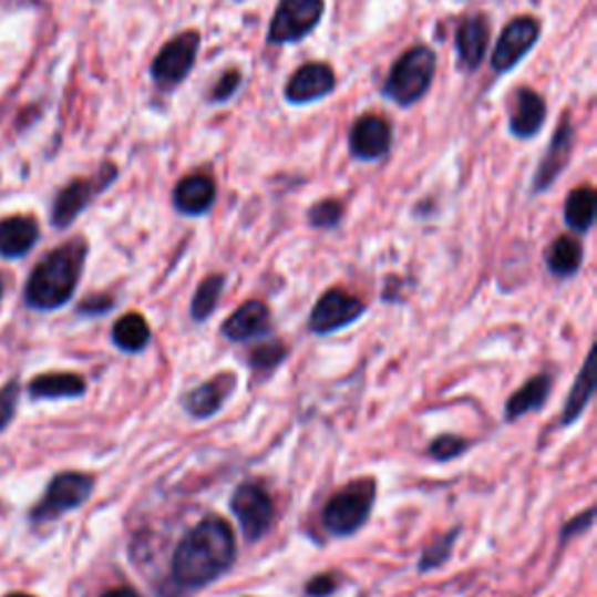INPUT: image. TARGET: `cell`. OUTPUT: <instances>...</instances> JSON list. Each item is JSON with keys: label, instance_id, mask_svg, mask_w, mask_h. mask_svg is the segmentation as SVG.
Masks as SVG:
<instances>
[{"label": "cell", "instance_id": "obj_1", "mask_svg": "<svg viewBox=\"0 0 597 597\" xmlns=\"http://www.w3.org/2000/svg\"><path fill=\"white\" fill-rule=\"evenodd\" d=\"M236 563V537L231 525L208 516L181 539L173 553V579L185 590H198L231 569Z\"/></svg>", "mask_w": 597, "mask_h": 597}, {"label": "cell", "instance_id": "obj_2", "mask_svg": "<svg viewBox=\"0 0 597 597\" xmlns=\"http://www.w3.org/2000/svg\"><path fill=\"white\" fill-rule=\"evenodd\" d=\"M86 240L73 238L42 257L27 282V303L35 311H56L78 290L86 261Z\"/></svg>", "mask_w": 597, "mask_h": 597}, {"label": "cell", "instance_id": "obj_3", "mask_svg": "<svg viewBox=\"0 0 597 597\" xmlns=\"http://www.w3.org/2000/svg\"><path fill=\"white\" fill-rule=\"evenodd\" d=\"M434 73L436 54L428 45H415L394 61L383 82V96L400 107H411L430 92Z\"/></svg>", "mask_w": 597, "mask_h": 597}, {"label": "cell", "instance_id": "obj_4", "mask_svg": "<svg viewBox=\"0 0 597 597\" xmlns=\"http://www.w3.org/2000/svg\"><path fill=\"white\" fill-rule=\"evenodd\" d=\"M373 502H375V481L360 478L356 483L346 485L343 491H339L327 502L322 523L334 537L356 535L358 529L369 521Z\"/></svg>", "mask_w": 597, "mask_h": 597}, {"label": "cell", "instance_id": "obj_5", "mask_svg": "<svg viewBox=\"0 0 597 597\" xmlns=\"http://www.w3.org/2000/svg\"><path fill=\"white\" fill-rule=\"evenodd\" d=\"M94 476L82 472H61L52 478L48 485L45 497H42L31 512L33 523H50L61 518L63 514L80 508L86 500H90L94 491Z\"/></svg>", "mask_w": 597, "mask_h": 597}, {"label": "cell", "instance_id": "obj_6", "mask_svg": "<svg viewBox=\"0 0 597 597\" xmlns=\"http://www.w3.org/2000/svg\"><path fill=\"white\" fill-rule=\"evenodd\" d=\"M325 14V0H280L271 27L269 45H292L311 35Z\"/></svg>", "mask_w": 597, "mask_h": 597}, {"label": "cell", "instance_id": "obj_7", "mask_svg": "<svg viewBox=\"0 0 597 597\" xmlns=\"http://www.w3.org/2000/svg\"><path fill=\"white\" fill-rule=\"evenodd\" d=\"M198 48H202V35L196 31H185L168 40L150 65L154 84L162 86V90H173V86L185 82L196 63Z\"/></svg>", "mask_w": 597, "mask_h": 597}, {"label": "cell", "instance_id": "obj_8", "mask_svg": "<svg viewBox=\"0 0 597 597\" xmlns=\"http://www.w3.org/2000/svg\"><path fill=\"white\" fill-rule=\"evenodd\" d=\"M115 178H117V168L107 164L101 168L96 178H78V181L65 185L56 194L54 206H52L54 229H69L80 217V213L94 202L96 194H101L103 189L113 185Z\"/></svg>", "mask_w": 597, "mask_h": 597}, {"label": "cell", "instance_id": "obj_9", "mask_svg": "<svg viewBox=\"0 0 597 597\" xmlns=\"http://www.w3.org/2000/svg\"><path fill=\"white\" fill-rule=\"evenodd\" d=\"M231 512L248 542H257L269 533L276 521V506L271 495L259 483H243L231 497Z\"/></svg>", "mask_w": 597, "mask_h": 597}, {"label": "cell", "instance_id": "obj_10", "mask_svg": "<svg viewBox=\"0 0 597 597\" xmlns=\"http://www.w3.org/2000/svg\"><path fill=\"white\" fill-rule=\"evenodd\" d=\"M542 27L535 17H516L504 27L495 52H493V69L495 73H508L533 52V48L539 42Z\"/></svg>", "mask_w": 597, "mask_h": 597}, {"label": "cell", "instance_id": "obj_11", "mask_svg": "<svg viewBox=\"0 0 597 597\" xmlns=\"http://www.w3.org/2000/svg\"><path fill=\"white\" fill-rule=\"evenodd\" d=\"M364 316V303L343 290H329L325 292L316 308L311 311V320L308 327L316 334H331V331H339L352 322H358Z\"/></svg>", "mask_w": 597, "mask_h": 597}, {"label": "cell", "instance_id": "obj_12", "mask_svg": "<svg viewBox=\"0 0 597 597\" xmlns=\"http://www.w3.org/2000/svg\"><path fill=\"white\" fill-rule=\"evenodd\" d=\"M392 124L381 115H362L350 128L348 147L352 159L379 162L392 150Z\"/></svg>", "mask_w": 597, "mask_h": 597}, {"label": "cell", "instance_id": "obj_13", "mask_svg": "<svg viewBox=\"0 0 597 597\" xmlns=\"http://www.w3.org/2000/svg\"><path fill=\"white\" fill-rule=\"evenodd\" d=\"M574 141H577V131H574L572 117L565 115L558 122L556 134H553L550 143H548V150H546V154H544L539 166H537L535 181H533V192L535 194L548 192L553 187V183H556L560 178L563 171L567 168V164L572 159Z\"/></svg>", "mask_w": 597, "mask_h": 597}, {"label": "cell", "instance_id": "obj_14", "mask_svg": "<svg viewBox=\"0 0 597 597\" xmlns=\"http://www.w3.org/2000/svg\"><path fill=\"white\" fill-rule=\"evenodd\" d=\"M337 90V75L327 63H306L292 73L285 84V101L292 105H308L327 99Z\"/></svg>", "mask_w": 597, "mask_h": 597}, {"label": "cell", "instance_id": "obj_15", "mask_svg": "<svg viewBox=\"0 0 597 597\" xmlns=\"http://www.w3.org/2000/svg\"><path fill=\"white\" fill-rule=\"evenodd\" d=\"M238 379L234 373H217L210 381L185 394V411L196 420H208L223 411L225 402L234 394Z\"/></svg>", "mask_w": 597, "mask_h": 597}, {"label": "cell", "instance_id": "obj_16", "mask_svg": "<svg viewBox=\"0 0 597 597\" xmlns=\"http://www.w3.org/2000/svg\"><path fill=\"white\" fill-rule=\"evenodd\" d=\"M217 198L215 181L206 173H192L175 185L173 189V206L181 215L202 217L206 215Z\"/></svg>", "mask_w": 597, "mask_h": 597}, {"label": "cell", "instance_id": "obj_17", "mask_svg": "<svg viewBox=\"0 0 597 597\" xmlns=\"http://www.w3.org/2000/svg\"><path fill=\"white\" fill-rule=\"evenodd\" d=\"M546 113H548L546 101L535 90L523 86V90H518L514 96L512 115H508V131L521 141L535 138L544 128Z\"/></svg>", "mask_w": 597, "mask_h": 597}, {"label": "cell", "instance_id": "obj_18", "mask_svg": "<svg viewBox=\"0 0 597 597\" xmlns=\"http://www.w3.org/2000/svg\"><path fill=\"white\" fill-rule=\"evenodd\" d=\"M488 42H491V24L483 14H474L462 21L455 33V50L464 71L478 69L485 59Z\"/></svg>", "mask_w": 597, "mask_h": 597}, {"label": "cell", "instance_id": "obj_19", "mask_svg": "<svg viewBox=\"0 0 597 597\" xmlns=\"http://www.w3.org/2000/svg\"><path fill=\"white\" fill-rule=\"evenodd\" d=\"M269 327H271V311L267 308V303L253 299L238 306L227 318V322L223 325V334L234 343H243L267 334Z\"/></svg>", "mask_w": 597, "mask_h": 597}, {"label": "cell", "instance_id": "obj_20", "mask_svg": "<svg viewBox=\"0 0 597 597\" xmlns=\"http://www.w3.org/2000/svg\"><path fill=\"white\" fill-rule=\"evenodd\" d=\"M40 227L31 215H12L0 219V257L19 259L33 250Z\"/></svg>", "mask_w": 597, "mask_h": 597}, {"label": "cell", "instance_id": "obj_21", "mask_svg": "<svg viewBox=\"0 0 597 597\" xmlns=\"http://www.w3.org/2000/svg\"><path fill=\"white\" fill-rule=\"evenodd\" d=\"M86 392V383L78 373H42L29 383L31 400H75Z\"/></svg>", "mask_w": 597, "mask_h": 597}, {"label": "cell", "instance_id": "obj_22", "mask_svg": "<svg viewBox=\"0 0 597 597\" xmlns=\"http://www.w3.org/2000/svg\"><path fill=\"white\" fill-rule=\"evenodd\" d=\"M550 385H553L550 375L539 373V375H535V379H529L521 390H516L512 397H508L506 409H504V415H506L508 423H514V420H518L521 415L544 409L548 394H550Z\"/></svg>", "mask_w": 597, "mask_h": 597}, {"label": "cell", "instance_id": "obj_23", "mask_svg": "<svg viewBox=\"0 0 597 597\" xmlns=\"http://www.w3.org/2000/svg\"><path fill=\"white\" fill-rule=\"evenodd\" d=\"M593 392H595V348L588 352L586 364L569 390L567 404H565V411L560 418L563 425L577 423V420L584 415V411L588 409V404L593 400Z\"/></svg>", "mask_w": 597, "mask_h": 597}, {"label": "cell", "instance_id": "obj_24", "mask_svg": "<svg viewBox=\"0 0 597 597\" xmlns=\"http://www.w3.org/2000/svg\"><path fill=\"white\" fill-rule=\"evenodd\" d=\"M584 264V246L574 236H560L546 250V267L553 276L572 278Z\"/></svg>", "mask_w": 597, "mask_h": 597}, {"label": "cell", "instance_id": "obj_25", "mask_svg": "<svg viewBox=\"0 0 597 597\" xmlns=\"http://www.w3.org/2000/svg\"><path fill=\"white\" fill-rule=\"evenodd\" d=\"M595 215H597L595 189L593 187L572 189L565 202V225L577 234H588L595 225Z\"/></svg>", "mask_w": 597, "mask_h": 597}, {"label": "cell", "instance_id": "obj_26", "mask_svg": "<svg viewBox=\"0 0 597 597\" xmlns=\"http://www.w3.org/2000/svg\"><path fill=\"white\" fill-rule=\"evenodd\" d=\"M152 331L141 313H126L113 327V343L124 352H143L150 346Z\"/></svg>", "mask_w": 597, "mask_h": 597}, {"label": "cell", "instance_id": "obj_27", "mask_svg": "<svg viewBox=\"0 0 597 597\" xmlns=\"http://www.w3.org/2000/svg\"><path fill=\"white\" fill-rule=\"evenodd\" d=\"M225 285H227V278L223 274H213L196 287L194 299H192V320L194 322H204L215 313L219 299H223Z\"/></svg>", "mask_w": 597, "mask_h": 597}, {"label": "cell", "instance_id": "obj_28", "mask_svg": "<svg viewBox=\"0 0 597 597\" xmlns=\"http://www.w3.org/2000/svg\"><path fill=\"white\" fill-rule=\"evenodd\" d=\"M457 537H460V529L455 527V529H451L449 535L439 537L434 544H430L425 548V553H423V558H420V563H418V569L420 572H430V569H436L441 565H446L449 558H451V553H453V546H455Z\"/></svg>", "mask_w": 597, "mask_h": 597}, {"label": "cell", "instance_id": "obj_29", "mask_svg": "<svg viewBox=\"0 0 597 597\" xmlns=\"http://www.w3.org/2000/svg\"><path fill=\"white\" fill-rule=\"evenodd\" d=\"M343 219V204L337 198H325V202L316 204L308 210V223L316 229H334Z\"/></svg>", "mask_w": 597, "mask_h": 597}, {"label": "cell", "instance_id": "obj_30", "mask_svg": "<svg viewBox=\"0 0 597 597\" xmlns=\"http://www.w3.org/2000/svg\"><path fill=\"white\" fill-rule=\"evenodd\" d=\"M467 449H470V444L464 439L453 436V434H444V436H436L432 441L430 449H428V455H432L434 460H455Z\"/></svg>", "mask_w": 597, "mask_h": 597}, {"label": "cell", "instance_id": "obj_31", "mask_svg": "<svg viewBox=\"0 0 597 597\" xmlns=\"http://www.w3.org/2000/svg\"><path fill=\"white\" fill-rule=\"evenodd\" d=\"M287 358L285 343H264L253 350L250 356V367L253 369H276L282 360Z\"/></svg>", "mask_w": 597, "mask_h": 597}, {"label": "cell", "instance_id": "obj_32", "mask_svg": "<svg viewBox=\"0 0 597 597\" xmlns=\"http://www.w3.org/2000/svg\"><path fill=\"white\" fill-rule=\"evenodd\" d=\"M243 84V75L238 71H229V73H223V78H219L215 82V86L208 94V103L217 105V103H227L229 99H234V94L240 90Z\"/></svg>", "mask_w": 597, "mask_h": 597}, {"label": "cell", "instance_id": "obj_33", "mask_svg": "<svg viewBox=\"0 0 597 597\" xmlns=\"http://www.w3.org/2000/svg\"><path fill=\"white\" fill-rule=\"evenodd\" d=\"M17 402H19V381H8L0 388V432L10 428L17 413Z\"/></svg>", "mask_w": 597, "mask_h": 597}, {"label": "cell", "instance_id": "obj_34", "mask_svg": "<svg viewBox=\"0 0 597 597\" xmlns=\"http://www.w3.org/2000/svg\"><path fill=\"white\" fill-rule=\"evenodd\" d=\"M337 590H339V579H337V574H331V572L318 574V577H313L311 581L306 584L308 597H329V595H334Z\"/></svg>", "mask_w": 597, "mask_h": 597}, {"label": "cell", "instance_id": "obj_35", "mask_svg": "<svg viewBox=\"0 0 597 597\" xmlns=\"http://www.w3.org/2000/svg\"><path fill=\"white\" fill-rule=\"evenodd\" d=\"M595 521V508H588V512L579 514L577 518H572L565 527H563V533H560V542L565 544L569 537H577V535H584L586 529H590Z\"/></svg>", "mask_w": 597, "mask_h": 597}, {"label": "cell", "instance_id": "obj_36", "mask_svg": "<svg viewBox=\"0 0 597 597\" xmlns=\"http://www.w3.org/2000/svg\"><path fill=\"white\" fill-rule=\"evenodd\" d=\"M113 306H115V299H113V297H107V295H96V297H90V299H84V301L80 303V313H82V316H103V313H107Z\"/></svg>", "mask_w": 597, "mask_h": 597}, {"label": "cell", "instance_id": "obj_37", "mask_svg": "<svg viewBox=\"0 0 597 597\" xmlns=\"http://www.w3.org/2000/svg\"><path fill=\"white\" fill-rule=\"evenodd\" d=\"M101 597H143V595L138 590H134V588H115V590H107Z\"/></svg>", "mask_w": 597, "mask_h": 597}, {"label": "cell", "instance_id": "obj_38", "mask_svg": "<svg viewBox=\"0 0 597 597\" xmlns=\"http://www.w3.org/2000/svg\"><path fill=\"white\" fill-rule=\"evenodd\" d=\"M3 290H6V280L0 276V301H3Z\"/></svg>", "mask_w": 597, "mask_h": 597}, {"label": "cell", "instance_id": "obj_39", "mask_svg": "<svg viewBox=\"0 0 597 597\" xmlns=\"http://www.w3.org/2000/svg\"><path fill=\"white\" fill-rule=\"evenodd\" d=\"M8 597H33V595H27V593H12V595H8Z\"/></svg>", "mask_w": 597, "mask_h": 597}]
</instances>
